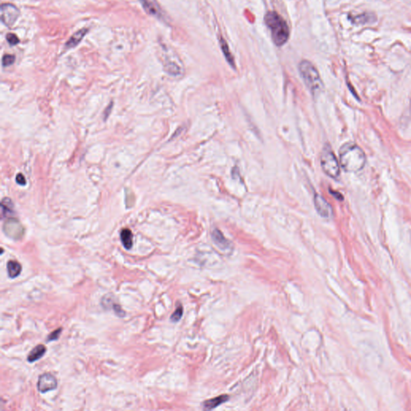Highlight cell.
Listing matches in <instances>:
<instances>
[{
	"label": "cell",
	"instance_id": "14",
	"mask_svg": "<svg viewBox=\"0 0 411 411\" xmlns=\"http://www.w3.org/2000/svg\"><path fill=\"white\" fill-rule=\"evenodd\" d=\"M46 351H47V348L44 345H38V346H35V348H33L32 350L29 352L27 360L30 363L35 362V361H38V360L44 357Z\"/></svg>",
	"mask_w": 411,
	"mask_h": 411
},
{
	"label": "cell",
	"instance_id": "17",
	"mask_svg": "<svg viewBox=\"0 0 411 411\" xmlns=\"http://www.w3.org/2000/svg\"><path fill=\"white\" fill-rule=\"evenodd\" d=\"M121 240L126 249L130 250L133 244V235L129 229L125 228L121 231Z\"/></svg>",
	"mask_w": 411,
	"mask_h": 411
},
{
	"label": "cell",
	"instance_id": "2",
	"mask_svg": "<svg viewBox=\"0 0 411 411\" xmlns=\"http://www.w3.org/2000/svg\"><path fill=\"white\" fill-rule=\"evenodd\" d=\"M264 22L271 31L272 39L279 47L287 43L290 31L286 20L277 11H268L264 16Z\"/></svg>",
	"mask_w": 411,
	"mask_h": 411
},
{
	"label": "cell",
	"instance_id": "22",
	"mask_svg": "<svg viewBox=\"0 0 411 411\" xmlns=\"http://www.w3.org/2000/svg\"><path fill=\"white\" fill-rule=\"evenodd\" d=\"M61 332H62V329H61V328L53 331V333H50V334L48 335V338H47V342H53V341H57V340L59 338L60 336H61Z\"/></svg>",
	"mask_w": 411,
	"mask_h": 411
},
{
	"label": "cell",
	"instance_id": "4",
	"mask_svg": "<svg viewBox=\"0 0 411 411\" xmlns=\"http://www.w3.org/2000/svg\"><path fill=\"white\" fill-rule=\"evenodd\" d=\"M160 54L165 71L174 76H182L184 72L183 63L176 52L165 44L160 46Z\"/></svg>",
	"mask_w": 411,
	"mask_h": 411
},
{
	"label": "cell",
	"instance_id": "20",
	"mask_svg": "<svg viewBox=\"0 0 411 411\" xmlns=\"http://www.w3.org/2000/svg\"><path fill=\"white\" fill-rule=\"evenodd\" d=\"M2 212L4 215H7L8 213L12 212L13 209V206L11 203V201L8 198H4L2 202Z\"/></svg>",
	"mask_w": 411,
	"mask_h": 411
},
{
	"label": "cell",
	"instance_id": "19",
	"mask_svg": "<svg viewBox=\"0 0 411 411\" xmlns=\"http://www.w3.org/2000/svg\"><path fill=\"white\" fill-rule=\"evenodd\" d=\"M183 308L182 305H179L174 312V314L170 316V320L172 322H178L181 320V318L183 317Z\"/></svg>",
	"mask_w": 411,
	"mask_h": 411
},
{
	"label": "cell",
	"instance_id": "11",
	"mask_svg": "<svg viewBox=\"0 0 411 411\" xmlns=\"http://www.w3.org/2000/svg\"><path fill=\"white\" fill-rule=\"evenodd\" d=\"M211 237L216 246L219 247L220 249L226 251L229 250L231 248V243L225 238L224 235H222V233L220 230L215 229L211 233Z\"/></svg>",
	"mask_w": 411,
	"mask_h": 411
},
{
	"label": "cell",
	"instance_id": "18",
	"mask_svg": "<svg viewBox=\"0 0 411 411\" xmlns=\"http://www.w3.org/2000/svg\"><path fill=\"white\" fill-rule=\"evenodd\" d=\"M220 44H221V48H222L223 54H224L225 57H226V61L230 63V65L232 66L233 67H235V61H234L233 56L231 55V51L229 49L228 45H227L226 42L225 41V39L223 38L220 39Z\"/></svg>",
	"mask_w": 411,
	"mask_h": 411
},
{
	"label": "cell",
	"instance_id": "12",
	"mask_svg": "<svg viewBox=\"0 0 411 411\" xmlns=\"http://www.w3.org/2000/svg\"><path fill=\"white\" fill-rule=\"evenodd\" d=\"M349 19L355 24H371L377 20L376 15L374 13H369V12H365L361 15H352V16H349Z\"/></svg>",
	"mask_w": 411,
	"mask_h": 411
},
{
	"label": "cell",
	"instance_id": "13",
	"mask_svg": "<svg viewBox=\"0 0 411 411\" xmlns=\"http://www.w3.org/2000/svg\"><path fill=\"white\" fill-rule=\"evenodd\" d=\"M228 400V395L222 394V395H220V396H218L216 398L210 399V400L206 401L202 405H203V407H204L206 410H213L216 409L218 407H220V405H222V403H226Z\"/></svg>",
	"mask_w": 411,
	"mask_h": 411
},
{
	"label": "cell",
	"instance_id": "16",
	"mask_svg": "<svg viewBox=\"0 0 411 411\" xmlns=\"http://www.w3.org/2000/svg\"><path fill=\"white\" fill-rule=\"evenodd\" d=\"M7 274L11 279H15L20 276L22 272V266L19 262L10 260L7 265Z\"/></svg>",
	"mask_w": 411,
	"mask_h": 411
},
{
	"label": "cell",
	"instance_id": "3",
	"mask_svg": "<svg viewBox=\"0 0 411 411\" xmlns=\"http://www.w3.org/2000/svg\"><path fill=\"white\" fill-rule=\"evenodd\" d=\"M299 72L310 93L314 96L320 94L324 85L316 67L310 61H302L299 64Z\"/></svg>",
	"mask_w": 411,
	"mask_h": 411
},
{
	"label": "cell",
	"instance_id": "10",
	"mask_svg": "<svg viewBox=\"0 0 411 411\" xmlns=\"http://www.w3.org/2000/svg\"><path fill=\"white\" fill-rule=\"evenodd\" d=\"M145 11L150 15L158 18L163 17V13L155 0H140Z\"/></svg>",
	"mask_w": 411,
	"mask_h": 411
},
{
	"label": "cell",
	"instance_id": "1",
	"mask_svg": "<svg viewBox=\"0 0 411 411\" xmlns=\"http://www.w3.org/2000/svg\"><path fill=\"white\" fill-rule=\"evenodd\" d=\"M366 161V155L357 144H345L340 150V162L346 172H358L365 167Z\"/></svg>",
	"mask_w": 411,
	"mask_h": 411
},
{
	"label": "cell",
	"instance_id": "5",
	"mask_svg": "<svg viewBox=\"0 0 411 411\" xmlns=\"http://www.w3.org/2000/svg\"><path fill=\"white\" fill-rule=\"evenodd\" d=\"M320 165L322 170L332 179L340 176V165L330 146H325L320 155Z\"/></svg>",
	"mask_w": 411,
	"mask_h": 411
},
{
	"label": "cell",
	"instance_id": "24",
	"mask_svg": "<svg viewBox=\"0 0 411 411\" xmlns=\"http://www.w3.org/2000/svg\"><path fill=\"white\" fill-rule=\"evenodd\" d=\"M16 182H17L18 184L21 186H24L26 184V179L22 174H18L17 177H16Z\"/></svg>",
	"mask_w": 411,
	"mask_h": 411
},
{
	"label": "cell",
	"instance_id": "25",
	"mask_svg": "<svg viewBox=\"0 0 411 411\" xmlns=\"http://www.w3.org/2000/svg\"><path fill=\"white\" fill-rule=\"evenodd\" d=\"M331 193H332V194H333V195H335V194H336L335 192L331 191ZM337 195L342 196V194H337ZM337 198H338V199H341V198H342V197H338V196H337Z\"/></svg>",
	"mask_w": 411,
	"mask_h": 411
},
{
	"label": "cell",
	"instance_id": "6",
	"mask_svg": "<svg viewBox=\"0 0 411 411\" xmlns=\"http://www.w3.org/2000/svg\"><path fill=\"white\" fill-rule=\"evenodd\" d=\"M20 14L19 9L11 3H3L1 6V10H0L1 20H2V24H4V25L9 28L13 26L15 22L17 21Z\"/></svg>",
	"mask_w": 411,
	"mask_h": 411
},
{
	"label": "cell",
	"instance_id": "8",
	"mask_svg": "<svg viewBox=\"0 0 411 411\" xmlns=\"http://www.w3.org/2000/svg\"><path fill=\"white\" fill-rule=\"evenodd\" d=\"M37 388L40 393L54 390L57 388V380L53 374L45 373L39 377L37 382Z\"/></svg>",
	"mask_w": 411,
	"mask_h": 411
},
{
	"label": "cell",
	"instance_id": "9",
	"mask_svg": "<svg viewBox=\"0 0 411 411\" xmlns=\"http://www.w3.org/2000/svg\"><path fill=\"white\" fill-rule=\"evenodd\" d=\"M314 206L317 213L324 219H329L333 216V208L329 202L320 194L314 196Z\"/></svg>",
	"mask_w": 411,
	"mask_h": 411
},
{
	"label": "cell",
	"instance_id": "7",
	"mask_svg": "<svg viewBox=\"0 0 411 411\" xmlns=\"http://www.w3.org/2000/svg\"><path fill=\"white\" fill-rule=\"evenodd\" d=\"M5 234L15 240H19L24 236V228L19 220L16 219H9L3 225Z\"/></svg>",
	"mask_w": 411,
	"mask_h": 411
},
{
	"label": "cell",
	"instance_id": "21",
	"mask_svg": "<svg viewBox=\"0 0 411 411\" xmlns=\"http://www.w3.org/2000/svg\"><path fill=\"white\" fill-rule=\"evenodd\" d=\"M15 57L13 55H5L4 57H2V65L4 67H8L11 66L15 63Z\"/></svg>",
	"mask_w": 411,
	"mask_h": 411
},
{
	"label": "cell",
	"instance_id": "23",
	"mask_svg": "<svg viewBox=\"0 0 411 411\" xmlns=\"http://www.w3.org/2000/svg\"><path fill=\"white\" fill-rule=\"evenodd\" d=\"M6 38H7L9 44H11V45H15L19 43V39H18L17 36L15 34H12V33L8 34Z\"/></svg>",
	"mask_w": 411,
	"mask_h": 411
},
{
	"label": "cell",
	"instance_id": "15",
	"mask_svg": "<svg viewBox=\"0 0 411 411\" xmlns=\"http://www.w3.org/2000/svg\"><path fill=\"white\" fill-rule=\"evenodd\" d=\"M87 29H81L78 32H76L70 37L68 41L66 43V47L68 48H75L76 46L78 45L81 43L83 38L85 37V35L87 34Z\"/></svg>",
	"mask_w": 411,
	"mask_h": 411
}]
</instances>
